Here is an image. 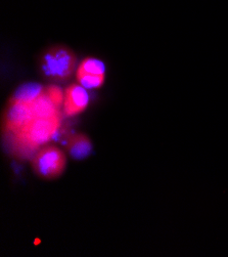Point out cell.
I'll return each instance as SVG.
<instances>
[{
    "label": "cell",
    "mask_w": 228,
    "mask_h": 257,
    "mask_svg": "<svg viewBox=\"0 0 228 257\" xmlns=\"http://www.w3.org/2000/svg\"><path fill=\"white\" fill-rule=\"evenodd\" d=\"M77 72H83L95 75H106V66L98 59L87 58L81 62Z\"/></svg>",
    "instance_id": "9"
},
{
    "label": "cell",
    "mask_w": 228,
    "mask_h": 257,
    "mask_svg": "<svg viewBox=\"0 0 228 257\" xmlns=\"http://www.w3.org/2000/svg\"><path fill=\"white\" fill-rule=\"evenodd\" d=\"M31 168L41 179L54 181L61 177L67 168L66 153L57 146H43L32 157Z\"/></svg>",
    "instance_id": "3"
},
{
    "label": "cell",
    "mask_w": 228,
    "mask_h": 257,
    "mask_svg": "<svg viewBox=\"0 0 228 257\" xmlns=\"http://www.w3.org/2000/svg\"><path fill=\"white\" fill-rule=\"evenodd\" d=\"M43 88L38 83H26L16 90L12 98L24 102H33L42 92Z\"/></svg>",
    "instance_id": "7"
},
{
    "label": "cell",
    "mask_w": 228,
    "mask_h": 257,
    "mask_svg": "<svg viewBox=\"0 0 228 257\" xmlns=\"http://www.w3.org/2000/svg\"><path fill=\"white\" fill-rule=\"evenodd\" d=\"M63 116L53 118H33L21 131L8 137L12 140L14 155L21 158L33 157L47 142L53 140L62 127Z\"/></svg>",
    "instance_id": "1"
},
{
    "label": "cell",
    "mask_w": 228,
    "mask_h": 257,
    "mask_svg": "<svg viewBox=\"0 0 228 257\" xmlns=\"http://www.w3.org/2000/svg\"><path fill=\"white\" fill-rule=\"evenodd\" d=\"M93 150L90 138L83 133L69 135L65 142V151L74 160H84L88 158Z\"/></svg>",
    "instance_id": "6"
},
{
    "label": "cell",
    "mask_w": 228,
    "mask_h": 257,
    "mask_svg": "<svg viewBox=\"0 0 228 257\" xmlns=\"http://www.w3.org/2000/svg\"><path fill=\"white\" fill-rule=\"evenodd\" d=\"M77 57L67 46H54L48 48L39 61L40 72L52 82L61 83L69 81L74 74Z\"/></svg>",
    "instance_id": "2"
},
{
    "label": "cell",
    "mask_w": 228,
    "mask_h": 257,
    "mask_svg": "<svg viewBox=\"0 0 228 257\" xmlns=\"http://www.w3.org/2000/svg\"><path fill=\"white\" fill-rule=\"evenodd\" d=\"M89 104V94L81 84L73 83L65 90L63 112L68 117L81 114Z\"/></svg>",
    "instance_id": "5"
},
{
    "label": "cell",
    "mask_w": 228,
    "mask_h": 257,
    "mask_svg": "<svg viewBox=\"0 0 228 257\" xmlns=\"http://www.w3.org/2000/svg\"><path fill=\"white\" fill-rule=\"evenodd\" d=\"M34 118L32 102L11 98L3 115V134L14 135Z\"/></svg>",
    "instance_id": "4"
},
{
    "label": "cell",
    "mask_w": 228,
    "mask_h": 257,
    "mask_svg": "<svg viewBox=\"0 0 228 257\" xmlns=\"http://www.w3.org/2000/svg\"><path fill=\"white\" fill-rule=\"evenodd\" d=\"M76 77H77L79 84L88 89L99 88L105 83L106 80V75H95L77 71H76Z\"/></svg>",
    "instance_id": "8"
}]
</instances>
